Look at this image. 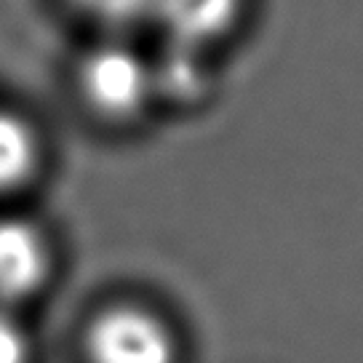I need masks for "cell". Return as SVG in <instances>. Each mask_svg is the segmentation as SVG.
Wrapping results in <instances>:
<instances>
[{"label": "cell", "instance_id": "6da1fadb", "mask_svg": "<svg viewBox=\"0 0 363 363\" xmlns=\"http://www.w3.org/2000/svg\"><path fill=\"white\" fill-rule=\"evenodd\" d=\"M80 102L113 125L142 121L160 104L155 59L123 38H104L75 69Z\"/></svg>", "mask_w": 363, "mask_h": 363}, {"label": "cell", "instance_id": "7a4b0ae2", "mask_svg": "<svg viewBox=\"0 0 363 363\" xmlns=\"http://www.w3.org/2000/svg\"><path fill=\"white\" fill-rule=\"evenodd\" d=\"M254 0H152L150 19L163 43L203 57H216L246 30Z\"/></svg>", "mask_w": 363, "mask_h": 363}, {"label": "cell", "instance_id": "3957f363", "mask_svg": "<svg viewBox=\"0 0 363 363\" xmlns=\"http://www.w3.org/2000/svg\"><path fill=\"white\" fill-rule=\"evenodd\" d=\"M94 363H174L177 342L169 326L142 307H113L89 331Z\"/></svg>", "mask_w": 363, "mask_h": 363}, {"label": "cell", "instance_id": "277c9868", "mask_svg": "<svg viewBox=\"0 0 363 363\" xmlns=\"http://www.w3.org/2000/svg\"><path fill=\"white\" fill-rule=\"evenodd\" d=\"M48 272V249L40 230L24 219H0V299L35 294Z\"/></svg>", "mask_w": 363, "mask_h": 363}, {"label": "cell", "instance_id": "5b68a950", "mask_svg": "<svg viewBox=\"0 0 363 363\" xmlns=\"http://www.w3.org/2000/svg\"><path fill=\"white\" fill-rule=\"evenodd\" d=\"M40 166V136L35 125L11 107L0 104V193L16 190Z\"/></svg>", "mask_w": 363, "mask_h": 363}, {"label": "cell", "instance_id": "8992f818", "mask_svg": "<svg viewBox=\"0 0 363 363\" xmlns=\"http://www.w3.org/2000/svg\"><path fill=\"white\" fill-rule=\"evenodd\" d=\"M89 19L107 27H125L139 19H150L152 0H72Z\"/></svg>", "mask_w": 363, "mask_h": 363}, {"label": "cell", "instance_id": "52a82bcc", "mask_svg": "<svg viewBox=\"0 0 363 363\" xmlns=\"http://www.w3.org/2000/svg\"><path fill=\"white\" fill-rule=\"evenodd\" d=\"M30 345L19 323L0 313V363H27Z\"/></svg>", "mask_w": 363, "mask_h": 363}]
</instances>
